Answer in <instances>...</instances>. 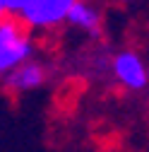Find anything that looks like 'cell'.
Segmentation results:
<instances>
[{"label":"cell","instance_id":"6da1fadb","mask_svg":"<svg viewBox=\"0 0 149 152\" xmlns=\"http://www.w3.org/2000/svg\"><path fill=\"white\" fill-rule=\"evenodd\" d=\"M34 56V41L22 27V22L3 17L0 20V77L10 75L17 65Z\"/></svg>","mask_w":149,"mask_h":152},{"label":"cell","instance_id":"7a4b0ae2","mask_svg":"<svg viewBox=\"0 0 149 152\" xmlns=\"http://www.w3.org/2000/svg\"><path fill=\"white\" fill-rule=\"evenodd\" d=\"M111 70H113V77L130 92H142L149 87V68L144 58L132 48L118 51L111 61Z\"/></svg>","mask_w":149,"mask_h":152},{"label":"cell","instance_id":"3957f363","mask_svg":"<svg viewBox=\"0 0 149 152\" xmlns=\"http://www.w3.org/2000/svg\"><path fill=\"white\" fill-rule=\"evenodd\" d=\"M74 5V0H39L36 5H31L27 12L20 15L22 27L29 29H51L58 27L60 22L67 20V12Z\"/></svg>","mask_w":149,"mask_h":152},{"label":"cell","instance_id":"277c9868","mask_svg":"<svg viewBox=\"0 0 149 152\" xmlns=\"http://www.w3.org/2000/svg\"><path fill=\"white\" fill-rule=\"evenodd\" d=\"M46 80H48L46 65L39 63V61H34V58H29L27 63L17 65L10 75H5V87L10 92H20L22 94V92H34V89L43 87Z\"/></svg>","mask_w":149,"mask_h":152},{"label":"cell","instance_id":"5b68a950","mask_svg":"<svg viewBox=\"0 0 149 152\" xmlns=\"http://www.w3.org/2000/svg\"><path fill=\"white\" fill-rule=\"evenodd\" d=\"M67 24H72L74 29H80L89 36H99L101 34V12L87 3V0H74V5L67 12Z\"/></svg>","mask_w":149,"mask_h":152},{"label":"cell","instance_id":"8992f818","mask_svg":"<svg viewBox=\"0 0 149 152\" xmlns=\"http://www.w3.org/2000/svg\"><path fill=\"white\" fill-rule=\"evenodd\" d=\"M39 0H0V12L3 15H22Z\"/></svg>","mask_w":149,"mask_h":152},{"label":"cell","instance_id":"52a82bcc","mask_svg":"<svg viewBox=\"0 0 149 152\" xmlns=\"http://www.w3.org/2000/svg\"><path fill=\"white\" fill-rule=\"evenodd\" d=\"M3 17H5V15H3V12H0V20H3Z\"/></svg>","mask_w":149,"mask_h":152},{"label":"cell","instance_id":"ba28073f","mask_svg":"<svg viewBox=\"0 0 149 152\" xmlns=\"http://www.w3.org/2000/svg\"><path fill=\"white\" fill-rule=\"evenodd\" d=\"M120 3H130V0H120Z\"/></svg>","mask_w":149,"mask_h":152}]
</instances>
